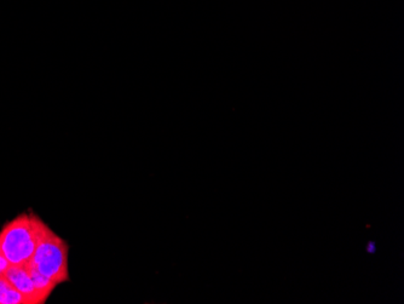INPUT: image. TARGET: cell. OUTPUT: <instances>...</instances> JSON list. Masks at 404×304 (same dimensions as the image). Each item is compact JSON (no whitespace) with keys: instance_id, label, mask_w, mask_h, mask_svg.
Returning <instances> with one entry per match:
<instances>
[{"instance_id":"5","label":"cell","mask_w":404,"mask_h":304,"mask_svg":"<svg viewBox=\"0 0 404 304\" xmlns=\"http://www.w3.org/2000/svg\"><path fill=\"white\" fill-rule=\"evenodd\" d=\"M0 304H28L4 276H0Z\"/></svg>"},{"instance_id":"4","label":"cell","mask_w":404,"mask_h":304,"mask_svg":"<svg viewBox=\"0 0 404 304\" xmlns=\"http://www.w3.org/2000/svg\"><path fill=\"white\" fill-rule=\"evenodd\" d=\"M26 266L28 268L31 276H32L33 284H34V288H36L39 304H44L48 298L51 296V293L56 288L57 284L53 283V280H50L49 278H46V276L38 272L37 269H34L31 264L27 263Z\"/></svg>"},{"instance_id":"7","label":"cell","mask_w":404,"mask_h":304,"mask_svg":"<svg viewBox=\"0 0 404 304\" xmlns=\"http://www.w3.org/2000/svg\"><path fill=\"white\" fill-rule=\"evenodd\" d=\"M367 251L371 252V253H374V252H376V245H374V243H368Z\"/></svg>"},{"instance_id":"1","label":"cell","mask_w":404,"mask_h":304,"mask_svg":"<svg viewBox=\"0 0 404 304\" xmlns=\"http://www.w3.org/2000/svg\"><path fill=\"white\" fill-rule=\"evenodd\" d=\"M48 228L33 212L16 216L0 231V255L13 266H26Z\"/></svg>"},{"instance_id":"2","label":"cell","mask_w":404,"mask_h":304,"mask_svg":"<svg viewBox=\"0 0 404 304\" xmlns=\"http://www.w3.org/2000/svg\"><path fill=\"white\" fill-rule=\"evenodd\" d=\"M68 252V243L48 228L28 263L41 274L60 285L70 280Z\"/></svg>"},{"instance_id":"3","label":"cell","mask_w":404,"mask_h":304,"mask_svg":"<svg viewBox=\"0 0 404 304\" xmlns=\"http://www.w3.org/2000/svg\"><path fill=\"white\" fill-rule=\"evenodd\" d=\"M4 276L9 283L25 297L28 304H39L36 288L33 284L32 276L27 266H13L10 264Z\"/></svg>"},{"instance_id":"6","label":"cell","mask_w":404,"mask_h":304,"mask_svg":"<svg viewBox=\"0 0 404 304\" xmlns=\"http://www.w3.org/2000/svg\"><path fill=\"white\" fill-rule=\"evenodd\" d=\"M9 266H10V263L6 261V258L0 255V276H4V273L6 272Z\"/></svg>"}]
</instances>
